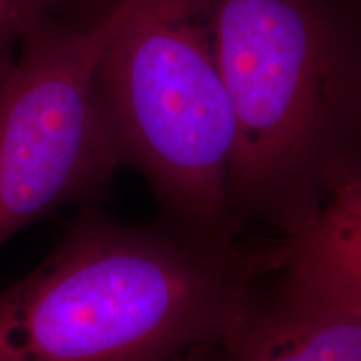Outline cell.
I'll return each mask as SVG.
<instances>
[{
    "label": "cell",
    "instance_id": "cell-7",
    "mask_svg": "<svg viewBox=\"0 0 361 361\" xmlns=\"http://www.w3.org/2000/svg\"><path fill=\"white\" fill-rule=\"evenodd\" d=\"M59 0H0V72L16 61L22 39L49 17Z\"/></svg>",
    "mask_w": 361,
    "mask_h": 361
},
{
    "label": "cell",
    "instance_id": "cell-5",
    "mask_svg": "<svg viewBox=\"0 0 361 361\" xmlns=\"http://www.w3.org/2000/svg\"><path fill=\"white\" fill-rule=\"evenodd\" d=\"M281 241L276 291L361 318V174L341 184L303 231Z\"/></svg>",
    "mask_w": 361,
    "mask_h": 361
},
{
    "label": "cell",
    "instance_id": "cell-6",
    "mask_svg": "<svg viewBox=\"0 0 361 361\" xmlns=\"http://www.w3.org/2000/svg\"><path fill=\"white\" fill-rule=\"evenodd\" d=\"M224 343L233 361H361V318L258 293Z\"/></svg>",
    "mask_w": 361,
    "mask_h": 361
},
{
    "label": "cell",
    "instance_id": "cell-2",
    "mask_svg": "<svg viewBox=\"0 0 361 361\" xmlns=\"http://www.w3.org/2000/svg\"><path fill=\"white\" fill-rule=\"evenodd\" d=\"M236 119V223L303 231L361 174V44L324 0H209Z\"/></svg>",
    "mask_w": 361,
    "mask_h": 361
},
{
    "label": "cell",
    "instance_id": "cell-9",
    "mask_svg": "<svg viewBox=\"0 0 361 361\" xmlns=\"http://www.w3.org/2000/svg\"><path fill=\"white\" fill-rule=\"evenodd\" d=\"M13 66V64H12ZM11 71V69H8ZM8 71H4V72H0V85H2V82H4V79H6V75L8 74Z\"/></svg>",
    "mask_w": 361,
    "mask_h": 361
},
{
    "label": "cell",
    "instance_id": "cell-4",
    "mask_svg": "<svg viewBox=\"0 0 361 361\" xmlns=\"http://www.w3.org/2000/svg\"><path fill=\"white\" fill-rule=\"evenodd\" d=\"M142 2L117 0L80 27L49 16L22 39L0 85V246L61 206L94 204L123 168L96 72Z\"/></svg>",
    "mask_w": 361,
    "mask_h": 361
},
{
    "label": "cell",
    "instance_id": "cell-8",
    "mask_svg": "<svg viewBox=\"0 0 361 361\" xmlns=\"http://www.w3.org/2000/svg\"><path fill=\"white\" fill-rule=\"evenodd\" d=\"M171 361H233L229 351L226 348V343H211L202 345L197 348L189 350L186 353L176 356Z\"/></svg>",
    "mask_w": 361,
    "mask_h": 361
},
{
    "label": "cell",
    "instance_id": "cell-3",
    "mask_svg": "<svg viewBox=\"0 0 361 361\" xmlns=\"http://www.w3.org/2000/svg\"><path fill=\"white\" fill-rule=\"evenodd\" d=\"M96 94L123 166L147 180L164 226L239 241L228 179L236 119L209 0H144L104 51Z\"/></svg>",
    "mask_w": 361,
    "mask_h": 361
},
{
    "label": "cell",
    "instance_id": "cell-1",
    "mask_svg": "<svg viewBox=\"0 0 361 361\" xmlns=\"http://www.w3.org/2000/svg\"><path fill=\"white\" fill-rule=\"evenodd\" d=\"M279 259V239L216 245L87 204L0 293V361H171L223 343Z\"/></svg>",
    "mask_w": 361,
    "mask_h": 361
}]
</instances>
